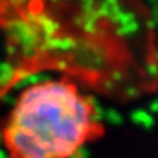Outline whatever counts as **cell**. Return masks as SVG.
<instances>
[{"mask_svg":"<svg viewBox=\"0 0 158 158\" xmlns=\"http://www.w3.org/2000/svg\"><path fill=\"white\" fill-rule=\"evenodd\" d=\"M103 135L93 100L65 78L25 87L2 126L8 158H75Z\"/></svg>","mask_w":158,"mask_h":158,"instance_id":"6da1fadb","label":"cell"}]
</instances>
